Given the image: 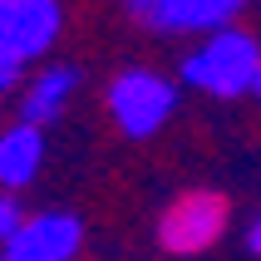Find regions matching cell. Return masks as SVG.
<instances>
[{
  "instance_id": "cell-7",
  "label": "cell",
  "mask_w": 261,
  "mask_h": 261,
  "mask_svg": "<svg viewBox=\"0 0 261 261\" xmlns=\"http://www.w3.org/2000/svg\"><path fill=\"white\" fill-rule=\"evenodd\" d=\"M84 84L79 64H40L20 84V123H35V128H49L69 114L74 94Z\"/></svg>"
},
{
  "instance_id": "cell-5",
  "label": "cell",
  "mask_w": 261,
  "mask_h": 261,
  "mask_svg": "<svg viewBox=\"0 0 261 261\" xmlns=\"http://www.w3.org/2000/svg\"><path fill=\"white\" fill-rule=\"evenodd\" d=\"M64 35L59 0H0V49L20 64H40Z\"/></svg>"
},
{
  "instance_id": "cell-1",
  "label": "cell",
  "mask_w": 261,
  "mask_h": 261,
  "mask_svg": "<svg viewBox=\"0 0 261 261\" xmlns=\"http://www.w3.org/2000/svg\"><path fill=\"white\" fill-rule=\"evenodd\" d=\"M256 69H261V40L242 25H222L212 35L192 44L182 64H177V84L197 89L207 99H247L256 89Z\"/></svg>"
},
{
  "instance_id": "cell-12",
  "label": "cell",
  "mask_w": 261,
  "mask_h": 261,
  "mask_svg": "<svg viewBox=\"0 0 261 261\" xmlns=\"http://www.w3.org/2000/svg\"><path fill=\"white\" fill-rule=\"evenodd\" d=\"M251 94H256V99H261V69H256V89H251Z\"/></svg>"
},
{
  "instance_id": "cell-9",
  "label": "cell",
  "mask_w": 261,
  "mask_h": 261,
  "mask_svg": "<svg viewBox=\"0 0 261 261\" xmlns=\"http://www.w3.org/2000/svg\"><path fill=\"white\" fill-rule=\"evenodd\" d=\"M25 222V207H20V197L15 192H0V247L15 237V227Z\"/></svg>"
},
{
  "instance_id": "cell-8",
  "label": "cell",
  "mask_w": 261,
  "mask_h": 261,
  "mask_svg": "<svg viewBox=\"0 0 261 261\" xmlns=\"http://www.w3.org/2000/svg\"><path fill=\"white\" fill-rule=\"evenodd\" d=\"M44 128H35V123H20L15 118L10 128H0V192H20L40 177L44 168Z\"/></svg>"
},
{
  "instance_id": "cell-6",
  "label": "cell",
  "mask_w": 261,
  "mask_h": 261,
  "mask_svg": "<svg viewBox=\"0 0 261 261\" xmlns=\"http://www.w3.org/2000/svg\"><path fill=\"white\" fill-rule=\"evenodd\" d=\"M84 251V217L74 212H25L15 237L0 247V261H79Z\"/></svg>"
},
{
  "instance_id": "cell-3",
  "label": "cell",
  "mask_w": 261,
  "mask_h": 261,
  "mask_svg": "<svg viewBox=\"0 0 261 261\" xmlns=\"http://www.w3.org/2000/svg\"><path fill=\"white\" fill-rule=\"evenodd\" d=\"M232 227V207L222 192H207V188H192V192H177L173 202L163 207L158 217V247L168 256H202L212 251L227 237Z\"/></svg>"
},
{
  "instance_id": "cell-4",
  "label": "cell",
  "mask_w": 261,
  "mask_h": 261,
  "mask_svg": "<svg viewBox=\"0 0 261 261\" xmlns=\"http://www.w3.org/2000/svg\"><path fill=\"white\" fill-rule=\"evenodd\" d=\"M256 0H123L133 25L148 35H212L222 25H237V15Z\"/></svg>"
},
{
  "instance_id": "cell-2",
  "label": "cell",
  "mask_w": 261,
  "mask_h": 261,
  "mask_svg": "<svg viewBox=\"0 0 261 261\" xmlns=\"http://www.w3.org/2000/svg\"><path fill=\"white\" fill-rule=\"evenodd\" d=\"M103 109L123 138H133V143L158 138L177 114V79H168L163 69H148V64H128L109 79Z\"/></svg>"
},
{
  "instance_id": "cell-10",
  "label": "cell",
  "mask_w": 261,
  "mask_h": 261,
  "mask_svg": "<svg viewBox=\"0 0 261 261\" xmlns=\"http://www.w3.org/2000/svg\"><path fill=\"white\" fill-rule=\"evenodd\" d=\"M20 84H25V64H20V59H10L5 49H0V99H5L10 89H20Z\"/></svg>"
},
{
  "instance_id": "cell-11",
  "label": "cell",
  "mask_w": 261,
  "mask_h": 261,
  "mask_svg": "<svg viewBox=\"0 0 261 261\" xmlns=\"http://www.w3.org/2000/svg\"><path fill=\"white\" fill-rule=\"evenodd\" d=\"M242 242H247V251H251V256H261V207L247 217V232H242Z\"/></svg>"
}]
</instances>
